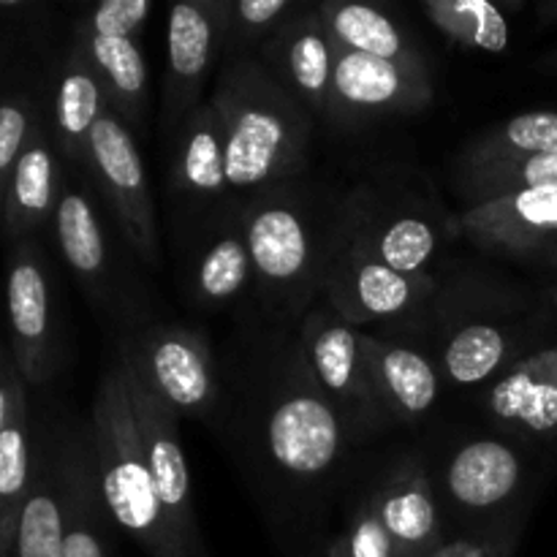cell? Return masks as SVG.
Segmentation results:
<instances>
[{"label":"cell","mask_w":557,"mask_h":557,"mask_svg":"<svg viewBox=\"0 0 557 557\" xmlns=\"http://www.w3.org/2000/svg\"><path fill=\"white\" fill-rule=\"evenodd\" d=\"M11 357L27 386H41L54 373V315L47 259L30 239L14 243L5 270Z\"/></svg>","instance_id":"obj_12"},{"label":"cell","mask_w":557,"mask_h":557,"mask_svg":"<svg viewBox=\"0 0 557 557\" xmlns=\"http://www.w3.org/2000/svg\"><path fill=\"white\" fill-rule=\"evenodd\" d=\"M424 14L449 41L482 52H504L509 47V22L490 0H433Z\"/></svg>","instance_id":"obj_32"},{"label":"cell","mask_w":557,"mask_h":557,"mask_svg":"<svg viewBox=\"0 0 557 557\" xmlns=\"http://www.w3.org/2000/svg\"><path fill=\"white\" fill-rule=\"evenodd\" d=\"M33 471H36V444H33L25 389L16 397L9 422L0 433V557L11 555L16 520L25 506Z\"/></svg>","instance_id":"obj_28"},{"label":"cell","mask_w":557,"mask_h":557,"mask_svg":"<svg viewBox=\"0 0 557 557\" xmlns=\"http://www.w3.org/2000/svg\"><path fill=\"white\" fill-rule=\"evenodd\" d=\"M299 351L326 400L337 408L348 435H364L392 424L364 357L362 332L341 319L330 305L310 308L299 330Z\"/></svg>","instance_id":"obj_6"},{"label":"cell","mask_w":557,"mask_h":557,"mask_svg":"<svg viewBox=\"0 0 557 557\" xmlns=\"http://www.w3.org/2000/svg\"><path fill=\"white\" fill-rule=\"evenodd\" d=\"M41 117V109L33 101L30 92H11V96L0 98V218H3L11 174H14L16 161Z\"/></svg>","instance_id":"obj_34"},{"label":"cell","mask_w":557,"mask_h":557,"mask_svg":"<svg viewBox=\"0 0 557 557\" xmlns=\"http://www.w3.org/2000/svg\"><path fill=\"white\" fill-rule=\"evenodd\" d=\"M107 107L109 101L101 79L87 60L85 49L74 41L60 69L52 98V139L63 161L85 169L87 141Z\"/></svg>","instance_id":"obj_21"},{"label":"cell","mask_w":557,"mask_h":557,"mask_svg":"<svg viewBox=\"0 0 557 557\" xmlns=\"http://www.w3.org/2000/svg\"><path fill=\"white\" fill-rule=\"evenodd\" d=\"M460 185L462 194L471 199V207L520 194V190L557 188V152L511 158V161L484 163V166H462Z\"/></svg>","instance_id":"obj_33"},{"label":"cell","mask_w":557,"mask_h":557,"mask_svg":"<svg viewBox=\"0 0 557 557\" xmlns=\"http://www.w3.org/2000/svg\"><path fill=\"white\" fill-rule=\"evenodd\" d=\"M65 487L60 446L38 444L36 471L20 511L9 557H63Z\"/></svg>","instance_id":"obj_23"},{"label":"cell","mask_w":557,"mask_h":557,"mask_svg":"<svg viewBox=\"0 0 557 557\" xmlns=\"http://www.w3.org/2000/svg\"><path fill=\"white\" fill-rule=\"evenodd\" d=\"M74 41L101 79L107 101L131 131L145 128L147 112V63L139 44L128 38H107L76 22Z\"/></svg>","instance_id":"obj_25"},{"label":"cell","mask_w":557,"mask_h":557,"mask_svg":"<svg viewBox=\"0 0 557 557\" xmlns=\"http://www.w3.org/2000/svg\"><path fill=\"white\" fill-rule=\"evenodd\" d=\"M544 152H557V112H528L479 136L462 156V166H484Z\"/></svg>","instance_id":"obj_31"},{"label":"cell","mask_w":557,"mask_h":557,"mask_svg":"<svg viewBox=\"0 0 557 557\" xmlns=\"http://www.w3.org/2000/svg\"><path fill=\"white\" fill-rule=\"evenodd\" d=\"M120 359V357H117ZM125 370L131 403H134L136 422H139L141 444H145L147 462H150L152 482H156L158 500H161L163 517H166L172 536L177 542L183 557H201L199 533H196L194 498H190V473L185 466V451L180 444V417L152 395L139 375L120 359Z\"/></svg>","instance_id":"obj_10"},{"label":"cell","mask_w":557,"mask_h":557,"mask_svg":"<svg viewBox=\"0 0 557 557\" xmlns=\"http://www.w3.org/2000/svg\"><path fill=\"white\" fill-rule=\"evenodd\" d=\"M346 542L351 557H397L392 536L386 533L381 517L375 515V506L370 504V498L354 515Z\"/></svg>","instance_id":"obj_37"},{"label":"cell","mask_w":557,"mask_h":557,"mask_svg":"<svg viewBox=\"0 0 557 557\" xmlns=\"http://www.w3.org/2000/svg\"><path fill=\"white\" fill-rule=\"evenodd\" d=\"M250 275L253 267L237 215V221L221 223L199 245V253L188 264V292L201 308H223L243 297Z\"/></svg>","instance_id":"obj_26"},{"label":"cell","mask_w":557,"mask_h":557,"mask_svg":"<svg viewBox=\"0 0 557 557\" xmlns=\"http://www.w3.org/2000/svg\"><path fill=\"white\" fill-rule=\"evenodd\" d=\"M65 487L63 557H107L101 509L107 511L96 476L90 438H69L60 444Z\"/></svg>","instance_id":"obj_24"},{"label":"cell","mask_w":557,"mask_h":557,"mask_svg":"<svg viewBox=\"0 0 557 557\" xmlns=\"http://www.w3.org/2000/svg\"><path fill=\"white\" fill-rule=\"evenodd\" d=\"M259 438L270 466L292 484H321L341 466L351 435L299 348L286 379L267 400Z\"/></svg>","instance_id":"obj_3"},{"label":"cell","mask_w":557,"mask_h":557,"mask_svg":"<svg viewBox=\"0 0 557 557\" xmlns=\"http://www.w3.org/2000/svg\"><path fill=\"white\" fill-rule=\"evenodd\" d=\"M319 14L341 49L397 60V63L422 60L417 49L408 44V38L403 36L400 27L395 25V20L386 16L384 11L373 9V5L346 3V0L343 3H321Z\"/></svg>","instance_id":"obj_30"},{"label":"cell","mask_w":557,"mask_h":557,"mask_svg":"<svg viewBox=\"0 0 557 557\" xmlns=\"http://www.w3.org/2000/svg\"><path fill=\"white\" fill-rule=\"evenodd\" d=\"M63 180L60 150L52 139V128L41 117L16 161L14 174H11L3 218H0V234L22 243V239H30L33 232L47 226L54 218Z\"/></svg>","instance_id":"obj_17"},{"label":"cell","mask_w":557,"mask_h":557,"mask_svg":"<svg viewBox=\"0 0 557 557\" xmlns=\"http://www.w3.org/2000/svg\"><path fill=\"white\" fill-rule=\"evenodd\" d=\"M471 243L511 259L557 256V188L520 190L468 207L457 221Z\"/></svg>","instance_id":"obj_13"},{"label":"cell","mask_w":557,"mask_h":557,"mask_svg":"<svg viewBox=\"0 0 557 557\" xmlns=\"http://www.w3.org/2000/svg\"><path fill=\"white\" fill-rule=\"evenodd\" d=\"M174 145H177L172 172L174 190L185 201L199 207L221 201L228 194L226 152H223L221 120L210 101L190 114Z\"/></svg>","instance_id":"obj_22"},{"label":"cell","mask_w":557,"mask_h":557,"mask_svg":"<svg viewBox=\"0 0 557 557\" xmlns=\"http://www.w3.org/2000/svg\"><path fill=\"white\" fill-rule=\"evenodd\" d=\"M525 460L504 438H473L451 449L441 473V490L451 509L468 517H498L525 484Z\"/></svg>","instance_id":"obj_14"},{"label":"cell","mask_w":557,"mask_h":557,"mask_svg":"<svg viewBox=\"0 0 557 557\" xmlns=\"http://www.w3.org/2000/svg\"><path fill=\"white\" fill-rule=\"evenodd\" d=\"M490 417L517 438H557V348L531 354L487 392Z\"/></svg>","instance_id":"obj_16"},{"label":"cell","mask_w":557,"mask_h":557,"mask_svg":"<svg viewBox=\"0 0 557 557\" xmlns=\"http://www.w3.org/2000/svg\"><path fill=\"white\" fill-rule=\"evenodd\" d=\"M25 389L27 384L20 375V370H16L14 357H11V351H5V348L0 346V433H3L5 422H9L16 397Z\"/></svg>","instance_id":"obj_38"},{"label":"cell","mask_w":557,"mask_h":557,"mask_svg":"<svg viewBox=\"0 0 557 557\" xmlns=\"http://www.w3.org/2000/svg\"><path fill=\"white\" fill-rule=\"evenodd\" d=\"M90 446L109 517L150 557H183L158 500L120 359L103 370L98 384Z\"/></svg>","instance_id":"obj_2"},{"label":"cell","mask_w":557,"mask_h":557,"mask_svg":"<svg viewBox=\"0 0 557 557\" xmlns=\"http://www.w3.org/2000/svg\"><path fill=\"white\" fill-rule=\"evenodd\" d=\"M117 357L177 417L215 428L223 386L205 335L177 324H147L120 341Z\"/></svg>","instance_id":"obj_4"},{"label":"cell","mask_w":557,"mask_h":557,"mask_svg":"<svg viewBox=\"0 0 557 557\" xmlns=\"http://www.w3.org/2000/svg\"><path fill=\"white\" fill-rule=\"evenodd\" d=\"M210 103L223 128L228 194L253 199L302 166L310 117L267 65L248 58L232 60Z\"/></svg>","instance_id":"obj_1"},{"label":"cell","mask_w":557,"mask_h":557,"mask_svg":"<svg viewBox=\"0 0 557 557\" xmlns=\"http://www.w3.org/2000/svg\"><path fill=\"white\" fill-rule=\"evenodd\" d=\"M52 223L60 253L76 281L96 302H109L112 299V256H109L107 234H103L101 218L90 196L63 180Z\"/></svg>","instance_id":"obj_20"},{"label":"cell","mask_w":557,"mask_h":557,"mask_svg":"<svg viewBox=\"0 0 557 557\" xmlns=\"http://www.w3.org/2000/svg\"><path fill=\"white\" fill-rule=\"evenodd\" d=\"M370 504L392 536L397 557H428L444 547L438 498L433 482L417 462L397 468Z\"/></svg>","instance_id":"obj_18"},{"label":"cell","mask_w":557,"mask_h":557,"mask_svg":"<svg viewBox=\"0 0 557 557\" xmlns=\"http://www.w3.org/2000/svg\"><path fill=\"white\" fill-rule=\"evenodd\" d=\"M250 267L272 302H305L319 275L315 239L302 205L283 185L256 194L239 210Z\"/></svg>","instance_id":"obj_5"},{"label":"cell","mask_w":557,"mask_h":557,"mask_svg":"<svg viewBox=\"0 0 557 557\" xmlns=\"http://www.w3.org/2000/svg\"><path fill=\"white\" fill-rule=\"evenodd\" d=\"M223 16V44L270 38L297 11L292 0H218Z\"/></svg>","instance_id":"obj_35"},{"label":"cell","mask_w":557,"mask_h":557,"mask_svg":"<svg viewBox=\"0 0 557 557\" xmlns=\"http://www.w3.org/2000/svg\"><path fill=\"white\" fill-rule=\"evenodd\" d=\"M221 44L223 16L218 0H188L169 9L161 131L172 141L201 107V90Z\"/></svg>","instance_id":"obj_11"},{"label":"cell","mask_w":557,"mask_h":557,"mask_svg":"<svg viewBox=\"0 0 557 557\" xmlns=\"http://www.w3.org/2000/svg\"><path fill=\"white\" fill-rule=\"evenodd\" d=\"M428 557H493V555H490V549L479 547V544L455 542V544H444L438 553H433Z\"/></svg>","instance_id":"obj_39"},{"label":"cell","mask_w":557,"mask_h":557,"mask_svg":"<svg viewBox=\"0 0 557 557\" xmlns=\"http://www.w3.org/2000/svg\"><path fill=\"white\" fill-rule=\"evenodd\" d=\"M85 169L92 174L107 205L112 207L128 248L147 267L161 270V237H158L156 207H152L145 163L134 131L112 107L103 109L92 128Z\"/></svg>","instance_id":"obj_7"},{"label":"cell","mask_w":557,"mask_h":557,"mask_svg":"<svg viewBox=\"0 0 557 557\" xmlns=\"http://www.w3.org/2000/svg\"><path fill=\"white\" fill-rule=\"evenodd\" d=\"M433 98L422 60L397 63L373 54L337 49L332 98L326 117L337 125H357L389 114H411Z\"/></svg>","instance_id":"obj_9"},{"label":"cell","mask_w":557,"mask_h":557,"mask_svg":"<svg viewBox=\"0 0 557 557\" xmlns=\"http://www.w3.org/2000/svg\"><path fill=\"white\" fill-rule=\"evenodd\" d=\"M337 41L315 9H297L264 44L267 71L315 114H330Z\"/></svg>","instance_id":"obj_15"},{"label":"cell","mask_w":557,"mask_h":557,"mask_svg":"<svg viewBox=\"0 0 557 557\" xmlns=\"http://www.w3.org/2000/svg\"><path fill=\"white\" fill-rule=\"evenodd\" d=\"M150 14L152 3H147V0H103L96 9L87 11L85 20H79V25L98 33V36L136 41V36L145 27V22L150 20Z\"/></svg>","instance_id":"obj_36"},{"label":"cell","mask_w":557,"mask_h":557,"mask_svg":"<svg viewBox=\"0 0 557 557\" xmlns=\"http://www.w3.org/2000/svg\"><path fill=\"white\" fill-rule=\"evenodd\" d=\"M515 337L493 321H468L449 335L441 354V368L451 384L471 389L511 368Z\"/></svg>","instance_id":"obj_29"},{"label":"cell","mask_w":557,"mask_h":557,"mask_svg":"<svg viewBox=\"0 0 557 557\" xmlns=\"http://www.w3.org/2000/svg\"><path fill=\"white\" fill-rule=\"evenodd\" d=\"M348 248L400 272H424L438 256L441 234L422 212H389L359 221Z\"/></svg>","instance_id":"obj_27"},{"label":"cell","mask_w":557,"mask_h":557,"mask_svg":"<svg viewBox=\"0 0 557 557\" xmlns=\"http://www.w3.org/2000/svg\"><path fill=\"white\" fill-rule=\"evenodd\" d=\"M536 69L539 71H547V74H557V49L547 52L544 58L536 60Z\"/></svg>","instance_id":"obj_40"},{"label":"cell","mask_w":557,"mask_h":557,"mask_svg":"<svg viewBox=\"0 0 557 557\" xmlns=\"http://www.w3.org/2000/svg\"><path fill=\"white\" fill-rule=\"evenodd\" d=\"M326 557H351V553H348V542H346V536L337 539V542L332 544L330 553H326Z\"/></svg>","instance_id":"obj_41"},{"label":"cell","mask_w":557,"mask_h":557,"mask_svg":"<svg viewBox=\"0 0 557 557\" xmlns=\"http://www.w3.org/2000/svg\"><path fill=\"white\" fill-rule=\"evenodd\" d=\"M364 357L392 422H417L438 403L441 373L428 354L362 332Z\"/></svg>","instance_id":"obj_19"},{"label":"cell","mask_w":557,"mask_h":557,"mask_svg":"<svg viewBox=\"0 0 557 557\" xmlns=\"http://www.w3.org/2000/svg\"><path fill=\"white\" fill-rule=\"evenodd\" d=\"M435 283L428 272H400L354 248H343L321 277L324 305L346 324L370 326L406 319L428 308Z\"/></svg>","instance_id":"obj_8"}]
</instances>
